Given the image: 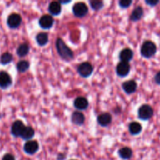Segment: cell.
Segmentation results:
<instances>
[{"mask_svg":"<svg viewBox=\"0 0 160 160\" xmlns=\"http://www.w3.org/2000/svg\"><path fill=\"white\" fill-rule=\"evenodd\" d=\"M129 129L130 133H131L132 135H137V134H139L142 131V125L140 124L138 122H132L129 124Z\"/></svg>","mask_w":160,"mask_h":160,"instance_id":"obj_22","label":"cell"},{"mask_svg":"<svg viewBox=\"0 0 160 160\" xmlns=\"http://www.w3.org/2000/svg\"><path fill=\"white\" fill-rule=\"evenodd\" d=\"M94 67L89 62H84L78 67V72L82 78H88L93 73Z\"/></svg>","mask_w":160,"mask_h":160,"instance_id":"obj_5","label":"cell"},{"mask_svg":"<svg viewBox=\"0 0 160 160\" xmlns=\"http://www.w3.org/2000/svg\"><path fill=\"white\" fill-rule=\"evenodd\" d=\"M36 42L40 46H45L48 42V35L47 33L42 32L36 35Z\"/></svg>","mask_w":160,"mask_h":160,"instance_id":"obj_23","label":"cell"},{"mask_svg":"<svg viewBox=\"0 0 160 160\" xmlns=\"http://www.w3.org/2000/svg\"><path fill=\"white\" fill-rule=\"evenodd\" d=\"M91 7L94 9V10H100L102 9L104 6V3L102 1H99V0H93V1L89 2Z\"/></svg>","mask_w":160,"mask_h":160,"instance_id":"obj_26","label":"cell"},{"mask_svg":"<svg viewBox=\"0 0 160 160\" xmlns=\"http://www.w3.org/2000/svg\"><path fill=\"white\" fill-rule=\"evenodd\" d=\"M39 144L36 141H28L23 145V151L28 155H34L38 151Z\"/></svg>","mask_w":160,"mask_h":160,"instance_id":"obj_7","label":"cell"},{"mask_svg":"<svg viewBox=\"0 0 160 160\" xmlns=\"http://www.w3.org/2000/svg\"><path fill=\"white\" fill-rule=\"evenodd\" d=\"M88 101L84 97H78L76 99L74 100L73 102V106L78 110H84L88 107Z\"/></svg>","mask_w":160,"mask_h":160,"instance_id":"obj_15","label":"cell"},{"mask_svg":"<svg viewBox=\"0 0 160 160\" xmlns=\"http://www.w3.org/2000/svg\"><path fill=\"white\" fill-rule=\"evenodd\" d=\"M88 12V7L84 2H77L73 6V13L78 18L85 17Z\"/></svg>","mask_w":160,"mask_h":160,"instance_id":"obj_3","label":"cell"},{"mask_svg":"<svg viewBox=\"0 0 160 160\" xmlns=\"http://www.w3.org/2000/svg\"><path fill=\"white\" fill-rule=\"evenodd\" d=\"M156 44L152 41H146L141 47V55L145 58H152L156 52Z\"/></svg>","mask_w":160,"mask_h":160,"instance_id":"obj_2","label":"cell"},{"mask_svg":"<svg viewBox=\"0 0 160 160\" xmlns=\"http://www.w3.org/2000/svg\"><path fill=\"white\" fill-rule=\"evenodd\" d=\"M30 46L28 43H22L18 46L17 49V56L20 57H24L29 53Z\"/></svg>","mask_w":160,"mask_h":160,"instance_id":"obj_21","label":"cell"},{"mask_svg":"<svg viewBox=\"0 0 160 160\" xmlns=\"http://www.w3.org/2000/svg\"><path fill=\"white\" fill-rule=\"evenodd\" d=\"M155 81H156V83L157 84H159L160 85V71L158 72L156 74V76H155Z\"/></svg>","mask_w":160,"mask_h":160,"instance_id":"obj_30","label":"cell"},{"mask_svg":"<svg viewBox=\"0 0 160 160\" xmlns=\"http://www.w3.org/2000/svg\"><path fill=\"white\" fill-rule=\"evenodd\" d=\"M2 160H16V159H15V157H14L12 154L7 153V154H6L3 156Z\"/></svg>","mask_w":160,"mask_h":160,"instance_id":"obj_28","label":"cell"},{"mask_svg":"<svg viewBox=\"0 0 160 160\" xmlns=\"http://www.w3.org/2000/svg\"><path fill=\"white\" fill-rule=\"evenodd\" d=\"M62 11V6L59 2H52L48 5V12L51 15L59 16Z\"/></svg>","mask_w":160,"mask_h":160,"instance_id":"obj_16","label":"cell"},{"mask_svg":"<svg viewBox=\"0 0 160 160\" xmlns=\"http://www.w3.org/2000/svg\"><path fill=\"white\" fill-rule=\"evenodd\" d=\"M54 24V19L50 15H43L39 19V25L42 29L48 30Z\"/></svg>","mask_w":160,"mask_h":160,"instance_id":"obj_9","label":"cell"},{"mask_svg":"<svg viewBox=\"0 0 160 160\" xmlns=\"http://www.w3.org/2000/svg\"><path fill=\"white\" fill-rule=\"evenodd\" d=\"M97 122L102 127H107L112 122V116L109 112H103L97 117Z\"/></svg>","mask_w":160,"mask_h":160,"instance_id":"obj_12","label":"cell"},{"mask_svg":"<svg viewBox=\"0 0 160 160\" xmlns=\"http://www.w3.org/2000/svg\"><path fill=\"white\" fill-rule=\"evenodd\" d=\"M122 88L127 94H133L137 90L138 84L134 80H129V81H127L123 83Z\"/></svg>","mask_w":160,"mask_h":160,"instance_id":"obj_13","label":"cell"},{"mask_svg":"<svg viewBox=\"0 0 160 160\" xmlns=\"http://www.w3.org/2000/svg\"><path fill=\"white\" fill-rule=\"evenodd\" d=\"M138 115L142 120H148L153 116V109L149 105H142L138 109Z\"/></svg>","mask_w":160,"mask_h":160,"instance_id":"obj_4","label":"cell"},{"mask_svg":"<svg viewBox=\"0 0 160 160\" xmlns=\"http://www.w3.org/2000/svg\"><path fill=\"white\" fill-rule=\"evenodd\" d=\"M132 4V1L131 0H120L119 2V5L121 8L123 9H127V8L129 7Z\"/></svg>","mask_w":160,"mask_h":160,"instance_id":"obj_27","label":"cell"},{"mask_svg":"<svg viewBox=\"0 0 160 160\" xmlns=\"http://www.w3.org/2000/svg\"><path fill=\"white\" fill-rule=\"evenodd\" d=\"M25 127L26 126L23 124V123L21 120H16L12 123V127H11V134L14 137H20L22 132L24 130Z\"/></svg>","mask_w":160,"mask_h":160,"instance_id":"obj_10","label":"cell"},{"mask_svg":"<svg viewBox=\"0 0 160 160\" xmlns=\"http://www.w3.org/2000/svg\"><path fill=\"white\" fill-rule=\"evenodd\" d=\"M30 62L27 60H21L17 62V69L20 73H24L29 69Z\"/></svg>","mask_w":160,"mask_h":160,"instance_id":"obj_25","label":"cell"},{"mask_svg":"<svg viewBox=\"0 0 160 160\" xmlns=\"http://www.w3.org/2000/svg\"><path fill=\"white\" fill-rule=\"evenodd\" d=\"M145 3L151 6H155L156 5H157L158 3H159V1H158V0H156H156H149V1L147 0V1H145Z\"/></svg>","mask_w":160,"mask_h":160,"instance_id":"obj_29","label":"cell"},{"mask_svg":"<svg viewBox=\"0 0 160 160\" xmlns=\"http://www.w3.org/2000/svg\"><path fill=\"white\" fill-rule=\"evenodd\" d=\"M144 15V9L142 6H138L133 10L132 13L130 16V19L132 21H138L142 19V17Z\"/></svg>","mask_w":160,"mask_h":160,"instance_id":"obj_18","label":"cell"},{"mask_svg":"<svg viewBox=\"0 0 160 160\" xmlns=\"http://www.w3.org/2000/svg\"><path fill=\"white\" fill-rule=\"evenodd\" d=\"M13 59V56L9 52H4L0 56V63L2 65H7L10 63Z\"/></svg>","mask_w":160,"mask_h":160,"instance_id":"obj_24","label":"cell"},{"mask_svg":"<svg viewBox=\"0 0 160 160\" xmlns=\"http://www.w3.org/2000/svg\"><path fill=\"white\" fill-rule=\"evenodd\" d=\"M12 78L6 71L0 72V88L2 89L8 88L12 84Z\"/></svg>","mask_w":160,"mask_h":160,"instance_id":"obj_11","label":"cell"},{"mask_svg":"<svg viewBox=\"0 0 160 160\" xmlns=\"http://www.w3.org/2000/svg\"><path fill=\"white\" fill-rule=\"evenodd\" d=\"M22 18L20 15L17 13H12L8 17L7 25L11 29H16L21 24Z\"/></svg>","mask_w":160,"mask_h":160,"instance_id":"obj_6","label":"cell"},{"mask_svg":"<svg viewBox=\"0 0 160 160\" xmlns=\"http://www.w3.org/2000/svg\"><path fill=\"white\" fill-rule=\"evenodd\" d=\"M34 130L31 127H25L24 130L22 132L20 137L27 141H31L34 136Z\"/></svg>","mask_w":160,"mask_h":160,"instance_id":"obj_19","label":"cell"},{"mask_svg":"<svg viewBox=\"0 0 160 160\" xmlns=\"http://www.w3.org/2000/svg\"><path fill=\"white\" fill-rule=\"evenodd\" d=\"M130 70H131V66H130L129 62H120L117 64V67H116L117 74L121 78L126 77L130 73Z\"/></svg>","mask_w":160,"mask_h":160,"instance_id":"obj_8","label":"cell"},{"mask_svg":"<svg viewBox=\"0 0 160 160\" xmlns=\"http://www.w3.org/2000/svg\"><path fill=\"white\" fill-rule=\"evenodd\" d=\"M72 123L76 125H82L85 121V117L84 114L80 111H75L72 113L71 116Z\"/></svg>","mask_w":160,"mask_h":160,"instance_id":"obj_17","label":"cell"},{"mask_svg":"<svg viewBox=\"0 0 160 160\" xmlns=\"http://www.w3.org/2000/svg\"><path fill=\"white\" fill-rule=\"evenodd\" d=\"M72 160H74V159H72Z\"/></svg>","mask_w":160,"mask_h":160,"instance_id":"obj_31","label":"cell"},{"mask_svg":"<svg viewBox=\"0 0 160 160\" xmlns=\"http://www.w3.org/2000/svg\"><path fill=\"white\" fill-rule=\"evenodd\" d=\"M56 47L59 56H60L62 59H63L64 60L70 61L73 58V51L66 45V43L63 42V40H62L60 38H58L56 39Z\"/></svg>","mask_w":160,"mask_h":160,"instance_id":"obj_1","label":"cell"},{"mask_svg":"<svg viewBox=\"0 0 160 160\" xmlns=\"http://www.w3.org/2000/svg\"><path fill=\"white\" fill-rule=\"evenodd\" d=\"M134 56V52L131 48H123L119 55V58L120 59V62H128L133 59Z\"/></svg>","mask_w":160,"mask_h":160,"instance_id":"obj_14","label":"cell"},{"mask_svg":"<svg viewBox=\"0 0 160 160\" xmlns=\"http://www.w3.org/2000/svg\"><path fill=\"white\" fill-rule=\"evenodd\" d=\"M133 152L131 148H130L129 147H123V148H121L120 150H119V156L121 159L124 160L130 159L131 157H132Z\"/></svg>","mask_w":160,"mask_h":160,"instance_id":"obj_20","label":"cell"}]
</instances>
